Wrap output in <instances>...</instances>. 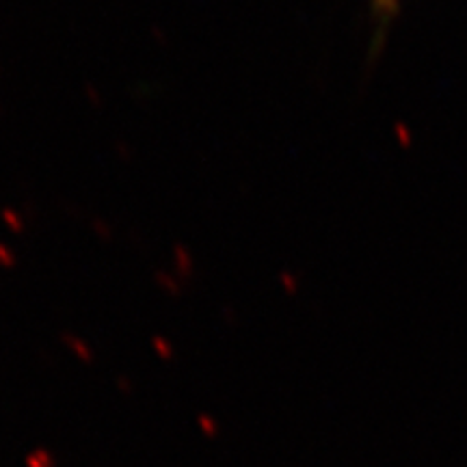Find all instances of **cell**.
<instances>
[{
    "label": "cell",
    "instance_id": "cell-1",
    "mask_svg": "<svg viewBox=\"0 0 467 467\" xmlns=\"http://www.w3.org/2000/svg\"><path fill=\"white\" fill-rule=\"evenodd\" d=\"M396 3L399 0H375V7L381 16H389L396 9Z\"/></svg>",
    "mask_w": 467,
    "mask_h": 467
}]
</instances>
